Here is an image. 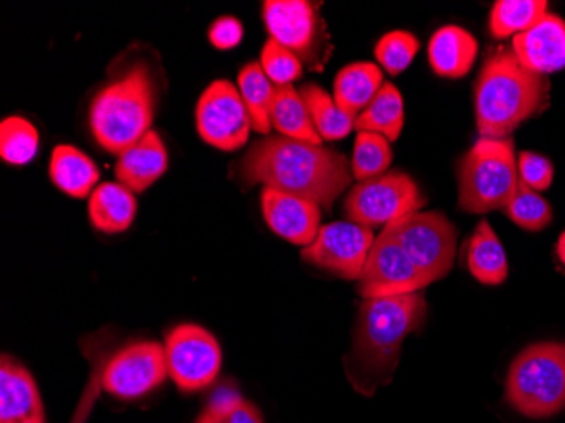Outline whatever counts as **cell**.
Listing matches in <instances>:
<instances>
[{"instance_id":"cell-34","label":"cell","mask_w":565,"mask_h":423,"mask_svg":"<svg viewBox=\"0 0 565 423\" xmlns=\"http://www.w3.org/2000/svg\"><path fill=\"white\" fill-rule=\"evenodd\" d=\"M262 68L276 87L294 84L303 73L300 60L271 38L263 47Z\"/></svg>"},{"instance_id":"cell-29","label":"cell","mask_w":565,"mask_h":423,"mask_svg":"<svg viewBox=\"0 0 565 423\" xmlns=\"http://www.w3.org/2000/svg\"><path fill=\"white\" fill-rule=\"evenodd\" d=\"M40 148L36 127L24 117L12 116L0 126V156L9 165L30 163Z\"/></svg>"},{"instance_id":"cell-17","label":"cell","mask_w":565,"mask_h":423,"mask_svg":"<svg viewBox=\"0 0 565 423\" xmlns=\"http://www.w3.org/2000/svg\"><path fill=\"white\" fill-rule=\"evenodd\" d=\"M511 50L530 72L547 75L565 68L564 19L545 14L529 31L513 38Z\"/></svg>"},{"instance_id":"cell-33","label":"cell","mask_w":565,"mask_h":423,"mask_svg":"<svg viewBox=\"0 0 565 423\" xmlns=\"http://www.w3.org/2000/svg\"><path fill=\"white\" fill-rule=\"evenodd\" d=\"M420 43L414 34L408 31H393L384 34L380 43L374 47V55L377 62L390 75H399L414 62Z\"/></svg>"},{"instance_id":"cell-23","label":"cell","mask_w":565,"mask_h":423,"mask_svg":"<svg viewBox=\"0 0 565 423\" xmlns=\"http://www.w3.org/2000/svg\"><path fill=\"white\" fill-rule=\"evenodd\" d=\"M468 268L482 285L498 286L508 278L507 253L490 222H479L469 241Z\"/></svg>"},{"instance_id":"cell-28","label":"cell","mask_w":565,"mask_h":423,"mask_svg":"<svg viewBox=\"0 0 565 423\" xmlns=\"http://www.w3.org/2000/svg\"><path fill=\"white\" fill-rule=\"evenodd\" d=\"M547 6L545 0H498L490 15L491 33L494 38L525 33L547 14Z\"/></svg>"},{"instance_id":"cell-18","label":"cell","mask_w":565,"mask_h":423,"mask_svg":"<svg viewBox=\"0 0 565 423\" xmlns=\"http://www.w3.org/2000/svg\"><path fill=\"white\" fill-rule=\"evenodd\" d=\"M168 168V152L163 141L154 130L119 156L116 177L119 183L131 192H145L158 178L163 177Z\"/></svg>"},{"instance_id":"cell-12","label":"cell","mask_w":565,"mask_h":423,"mask_svg":"<svg viewBox=\"0 0 565 423\" xmlns=\"http://www.w3.org/2000/svg\"><path fill=\"white\" fill-rule=\"evenodd\" d=\"M196 129L203 141L222 151L246 145L253 124L241 92L231 82H214L200 95Z\"/></svg>"},{"instance_id":"cell-21","label":"cell","mask_w":565,"mask_h":423,"mask_svg":"<svg viewBox=\"0 0 565 423\" xmlns=\"http://www.w3.org/2000/svg\"><path fill=\"white\" fill-rule=\"evenodd\" d=\"M383 87V73L374 63H352L335 76L333 101L348 116L359 114L374 101Z\"/></svg>"},{"instance_id":"cell-8","label":"cell","mask_w":565,"mask_h":423,"mask_svg":"<svg viewBox=\"0 0 565 423\" xmlns=\"http://www.w3.org/2000/svg\"><path fill=\"white\" fill-rule=\"evenodd\" d=\"M424 205L417 183L402 171H390L359 181L345 199L344 214L364 228H386Z\"/></svg>"},{"instance_id":"cell-20","label":"cell","mask_w":565,"mask_h":423,"mask_svg":"<svg viewBox=\"0 0 565 423\" xmlns=\"http://www.w3.org/2000/svg\"><path fill=\"white\" fill-rule=\"evenodd\" d=\"M136 197L122 183H102L92 192L88 215L97 231L119 234L131 228L136 218Z\"/></svg>"},{"instance_id":"cell-22","label":"cell","mask_w":565,"mask_h":423,"mask_svg":"<svg viewBox=\"0 0 565 423\" xmlns=\"http://www.w3.org/2000/svg\"><path fill=\"white\" fill-rule=\"evenodd\" d=\"M51 181L66 195L85 199L90 195L100 173L97 165L81 149L68 145L56 146L50 161Z\"/></svg>"},{"instance_id":"cell-27","label":"cell","mask_w":565,"mask_h":423,"mask_svg":"<svg viewBox=\"0 0 565 423\" xmlns=\"http://www.w3.org/2000/svg\"><path fill=\"white\" fill-rule=\"evenodd\" d=\"M300 95L307 104L308 113L312 117L313 126H316L320 138L326 141H339V139L351 135L352 129H355L354 117L348 116L344 110H341L335 101L319 85H305Z\"/></svg>"},{"instance_id":"cell-37","label":"cell","mask_w":565,"mask_h":423,"mask_svg":"<svg viewBox=\"0 0 565 423\" xmlns=\"http://www.w3.org/2000/svg\"><path fill=\"white\" fill-rule=\"evenodd\" d=\"M557 256L565 266V232H562L561 237H558Z\"/></svg>"},{"instance_id":"cell-26","label":"cell","mask_w":565,"mask_h":423,"mask_svg":"<svg viewBox=\"0 0 565 423\" xmlns=\"http://www.w3.org/2000/svg\"><path fill=\"white\" fill-rule=\"evenodd\" d=\"M241 97L246 104L253 129L259 135H268L271 130V107L276 87L263 72L262 63H249L241 70Z\"/></svg>"},{"instance_id":"cell-11","label":"cell","mask_w":565,"mask_h":423,"mask_svg":"<svg viewBox=\"0 0 565 423\" xmlns=\"http://www.w3.org/2000/svg\"><path fill=\"white\" fill-rule=\"evenodd\" d=\"M430 285L412 263L402 244L388 228L374 240L363 273L358 279V294L364 300L418 294Z\"/></svg>"},{"instance_id":"cell-16","label":"cell","mask_w":565,"mask_h":423,"mask_svg":"<svg viewBox=\"0 0 565 423\" xmlns=\"http://www.w3.org/2000/svg\"><path fill=\"white\" fill-rule=\"evenodd\" d=\"M0 423H46L36 381L8 355L0 359Z\"/></svg>"},{"instance_id":"cell-13","label":"cell","mask_w":565,"mask_h":423,"mask_svg":"<svg viewBox=\"0 0 565 423\" xmlns=\"http://www.w3.org/2000/svg\"><path fill=\"white\" fill-rule=\"evenodd\" d=\"M373 229L351 221L322 225L316 241L301 251V260L344 279H359L373 247Z\"/></svg>"},{"instance_id":"cell-10","label":"cell","mask_w":565,"mask_h":423,"mask_svg":"<svg viewBox=\"0 0 565 423\" xmlns=\"http://www.w3.org/2000/svg\"><path fill=\"white\" fill-rule=\"evenodd\" d=\"M168 377L183 393L205 390L217 380L222 351L217 339L203 327L182 324L164 337Z\"/></svg>"},{"instance_id":"cell-6","label":"cell","mask_w":565,"mask_h":423,"mask_svg":"<svg viewBox=\"0 0 565 423\" xmlns=\"http://www.w3.org/2000/svg\"><path fill=\"white\" fill-rule=\"evenodd\" d=\"M511 139L481 138L459 165V207L471 214L504 210L519 190Z\"/></svg>"},{"instance_id":"cell-15","label":"cell","mask_w":565,"mask_h":423,"mask_svg":"<svg viewBox=\"0 0 565 423\" xmlns=\"http://www.w3.org/2000/svg\"><path fill=\"white\" fill-rule=\"evenodd\" d=\"M262 205L269 228L282 240L303 247L316 241L322 228V212L317 203L265 187Z\"/></svg>"},{"instance_id":"cell-30","label":"cell","mask_w":565,"mask_h":423,"mask_svg":"<svg viewBox=\"0 0 565 423\" xmlns=\"http://www.w3.org/2000/svg\"><path fill=\"white\" fill-rule=\"evenodd\" d=\"M392 161L393 151L388 139L376 133H359L351 165L355 180H370L386 173Z\"/></svg>"},{"instance_id":"cell-31","label":"cell","mask_w":565,"mask_h":423,"mask_svg":"<svg viewBox=\"0 0 565 423\" xmlns=\"http://www.w3.org/2000/svg\"><path fill=\"white\" fill-rule=\"evenodd\" d=\"M504 212L519 228L530 232L542 231L552 222V207L547 200L535 190L529 189L522 181Z\"/></svg>"},{"instance_id":"cell-36","label":"cell","mask_w":565,"mask_h":423,"mask_svg":"<svg viewBox=\"0 0 565 423\" xmlns=\"http://www.w3.org/2000/svg\"><path fill=\"white\" fill-rule=\"evenodd\" d=\"M243 24L236 18H218L209 30V41L217 50H233L243 41Z\"/></svg>"},{"instance_id":"cell-2","label":"cell","mask_w":565,"mask_h":423,"mask_svg":"<svg viewBox=\"0 0 565 423\" xmlns=\"http://www.w3.org/2000/svg\"><path fill=\"white\" fill-rule=\"evenodd\" d=\"M425 317L424 292L361 304L352 348L344 359L345 377L359 394L370 399L381 387L392 383L403 342L424 326Z\"/></svg>"},{"instance_id":"cell-32","label":"cell","mask_w":565,"mask_h":423,"mask_svg":"<svg viewBox=\"0 0 565 423\" xmlns=\"http://www.w3.org/2000/svg\"><path fill=\"white\" fill-rule=\"evenodd\" d=\"M195 423H265L262 412L236 391H222L196 416Z\"/></svg>"},{"instance_id":"cell-24","label":"cell","mask_w":565,"mask_h":423,"mask_svg":"<svg viewBox=\"0 0 565 423\" xmlns=\"http://www.w3.org/2000/svg\"><path fill=\"white\" fill-rule=\"evenodd\" d=\"M271 126L278 130L279 136L285 138L312 142V145L322 142L308 113L307 104L300 92L295 91L294 85L276 87L271 107Z\"/></svg>"},{"instance_id":"cell-1","label":"cell","mask_w":565,"mask_h":423,"mask_svg":"<svg viewBox=\"0 0 565 423\" xmlns=\"http://www.w3.org/2000/svg\"><path fill=\"white\" fill-rule=\"evenodd\" d=\"M246 184L263 183L276 192L301 197L320 209L345 192L352 180L348 158L333 149L285 136H268L254 142L239 163Z\"/></svg>"},{"instance_id":"cell-19","label":"cell","mask_w":565,"mask_h":423,"mask_svg":"<svg viewBox=\"0 0 565 423\" xmlns=\"http://www.w3.org/2000/svg\"><path fill=\"white\" fill-rule=\"evenodd\" d=\"M478 56V41L457 25H446L428 43L431 70L446 78H462L471 72Z\"/></svg>"},{"instance_id":"cell-5","label":"cell","mask_w":565,"mask_h":423,"mask_svg":"<svg viewBox=\"0 0 565 423\" xmlns=\"http://www.w3.org/2000/svg\"><path fill=\"white\" fill-rule=\"evenodd\" d=\"M504 399L529 419H551L565 409V342L523 349L508 371Z\"/></svg>"},{"instance_id":"cell-7","label":"cell","mask_w":565,"mask_h":423,"mask_svg":"<svg viewBox=\"0 0 565 423\" xmlns=\"http://www.w3.org/2000/svg\"><path fill=\"white\" fill-rule=\"evenodd\" d=\"M263 19L271 40L287 47L312 72H323L333 46L320 14V4L308 0H268Z\"/></svg>"},{"instance_id":"cell-14","label":"cell","mask_w":565,"mask_h":423,"mask_svg":"<svg viewBox=\"0 0 565 423\" xmlns=\"http://www.w3.org/2000/svg\"><path fill=\"white\" fill-rule=\"evenodd\" d=\"M167 378L164 346L142 340L129 343L109 359L102 374V387L116 399L138 400L161 387Z\"/></svg>"},{"instance_id":"cell-35","label":"cell","mask_w":565,"mask_h":423,"mask_svg":"<svg viewBox=\"0 0 565 423\" xmlns=\"http://www.w3.org/2000/svg\"><path fill=\"white\" fill-rule=\"evenodd\" d=\"M519 177L529 189L542 192L547 190L554 180V167L544 156L525 151L519 158Z\"/></svg>"},{"instance_id":"cell-9","label":"cell","mask_w":565,"mask_h":423,"mask_svg":"<svg viewBox=\"0 0 565 423\" xmlns=\"http://www.w3.org/2000/svg\"><path fill=\"white\" fill-rule=\"evenodd\" d=\"M428 282L446 278L457 253V231L440 212H414L386 225Z\"/></svg>"},{"instance_id":"cell-3","label":"cell","mask_w":565,"mask_h":423,"mask_svg":"<svg viewBox=\"0 0 565 423\" xmlns=\"http://www.w3.org/2000/svg\"><path fill=\"white\" fill-rule=\"evenodd\" d=\"M548 78L530 72L510 47L491 51L475 87L481 138L507 139L530 117L547 109Z\"/></svg>"},{"instance_id":"cell-4","label":"cell","mask_w":565,"mask_h":423,"mask_svg":"<svg viewBox=\"0 0 565 423\" xmlns=\"http://www.w3.org/2000/svg\"><path fill=\"white\" fill-rule=\"evenodd\" d=\"M154 104L157 94L148 66H132L92 101L88 123L95 141L113 155H122L151 130Z\"/></svg>"},{"instance_id":"cell-25","label":"cell","mask_w":565,"mask_h":423,"mask_svg":"<svg viewBox=\"0 0 565 423\" xmlns=\"http://www.w3.org/2000/svg\"><path fill=\"white\" fill-rule=\"evenodd\" d=\"M405 126V104L393 84H383L374 101L355 119L359 133H376L388 141H396Z\"/></svg>"}]
</instances>
